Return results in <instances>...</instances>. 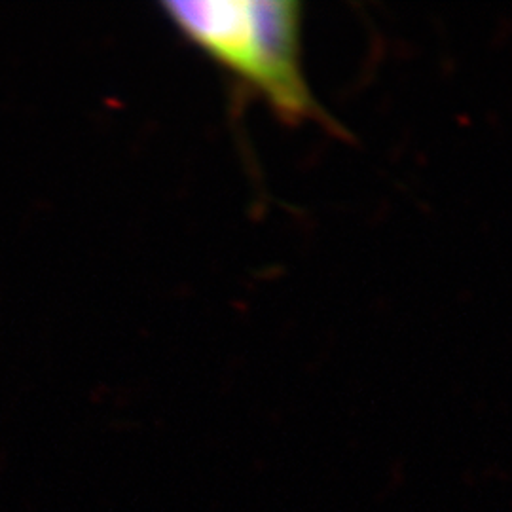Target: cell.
<instances>
[{
	"label": "cell",
	"mask_w": 512,
	"mask_h": 512,
	"mask_svg": "<svg viewBox=\"0 0 512 512\" xmlns=\"http://www.w3.org/2000/svg\"><path fill=\"white\" fill-rule=\"evenodd\" d=\"M165 18L192 46L291 126L336 129L302 63V6L293 0L165 2Z\"/></svg>",
	"instance_id": "obj_1"
}]
</instances>
